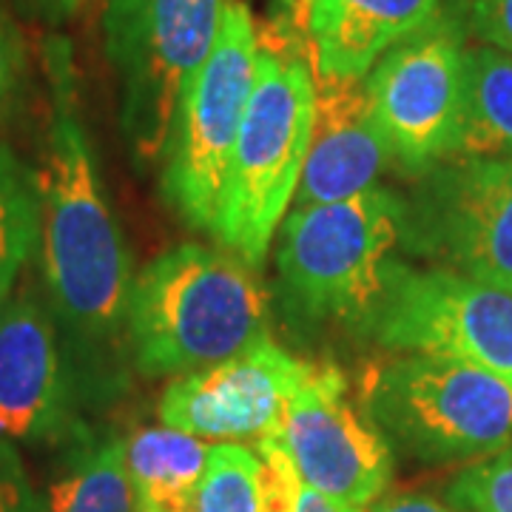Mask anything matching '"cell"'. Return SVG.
<instances>
[{
	"label": "cell",
	"instance_id": "1",
	"mask_svg": "<svg viewBox=\"0 0 512 512\" xmlns=\"http://www.w3.org/2000/svg\"><path fill=\"white\" fill-rule=\"evenodd\" d=\"M49 123L35 188L43 293L83 387L109 393L126 359V313L134 268L111 211L92 143L77 109L72 49L46 43Z\"/></svg>",
	"mask_w": 512,
	"mask_h": 512
},
{
	"label": "cell",
	"instance_id": "14",
	"mask_svg": "<svg viewBox=\"0 0 512 512\" xmlns=\"http://www.w3.org/2000/svg\"><path fill=\"white\" fill-rule=\"evenodd\" d=\"M390 163V148L370 106L365 77L330 80L313 74L311 146L293 211L342 202L373 188Z\"/></svg>",
	"mask_w": 512,
	"mask_h": 512
},
{
	"label": "cell",
	"instance_id": "11",
	"mask_svg": "<svg viewBox=\"0 0 512 512\" xmlns=\"http://www.w3.org/2000/svg\"><path fill=\"white\" fill-rule=\"evenodd\" d=\"M308 484L333 501L365 510L393 478V447L350 399L336 367H313L271 433Z\"/></svg>",
	"mask_w": 512,
	"mask_h": 512
},
{
	"label": "cell",
	"instance_id": "9",
	"mask_svg": "<svg viewBox=\"0 0 512 512\" xmlns=\"http://www.w3.org/2000/svg\"><path fill=\"white\" fill-rule=\"evenodd\" d=\"M402 248L512 293V160L456 157L404 197Z\"/></svg>",
	"mask_w": 512,
	"mask_h": 512
},
{
	"label": "cell",
	"instance_id": "18",
	"mask_svg": "<svg viewBox=\"0 0 512 512\" xmlns=\"http://www.w3.org/2000/svg\"><path fill=\"white\" fill-rule=\"evenodd\" d=\"M456 157L512 160V55L484 43L464 55Z\"/></svg>",
	"mask_w": 512,
	"mask_h": 512
},
{
	"label": "cell",
	"instance_id": "22",
	"mask_svg": "<svg viewBox=\"0 0 512 512\" xmlns=\"http://www.w3.org/2000/svg\"><path fill=\"white\" fill-rule=\"evenodd\" d=\"M450 9L467 35L512 55V0H456Z\"/></svg>",
	"mask_w": 512,
	"mask_h": 512
},
{
	"label": "cell",
	"instance_id": "5",
	"mask_svg": "<svg viewBox=\"0 0 512 512\" xmlns=\"http://www.w3.org/2000/svg\"><path fill=\"white\" fill-rule=\"evenodd\" d=\"M367 419L427 464L481 461L512 441V382L484 367L404 353L367 384Z\"/></svg>",
	"mask_w": 512,
	"mask_h": 512
},
{
	"label": "cell",
	"instance_id": "19",
	"mask_svg": "<svg viewBox=\"0 0 512 512\" xmlns=\"http://www.w3.org/2000/svg\"><path fill=\"white\" fill-rule=\"evenodd\" d=\"M46 512H137L128 484L126 439L100 436L77 444L49 487Z\"/></svg>",
	"mask_w": 512,
	"mask_h": 512
},
{
	"label": "cell",
	"instance_id": "25",
	"mask_svg": "<svg viewBox=\"0 0 512 512\" xmlns=\"http://www.w3.org/2000/svg\"><path fill=\"white\" fill-rule=\"evenodd\" d=\"M370 512H464V510H458L456 504H450V501H439V498H433V495L396 493V495H387V498H382V501H376Z\"/></svg>",
	"mask_w": 512,
	"mask_h": 512
},
{
	"label": "cell",
	"instance_id": "2",
	"mask_svg": "<svg viewBox=\"0 0 512 512\" xmlns=\"http://www.w3.org/2000/svg\"><path fill=\"white\" fill-rule=\"evenodd\" d=\"M268 288L225 248L177 245L134 276L126 313L128 362L143 376L220 365L268 336Z\"/></svg>",
	"mask_w": 512,
	"mask_h": 512
},
{
	"label": "cell",
	"instance_id": "3",
	"mask_svg": "<svg viewBox=\"0 0 512 512\" xmlns=\"http://www.w3.org/2000/svg\"><path fill=\"white\" fill-rule=\"evenodd\" d=\"M254 92L228 160L214 239L262 268L299 188L313 126V69L293 20L259 32Z\"/></svg>",
	"mask_w": 512,
	"mask_h": 512
},
{
	"label": "cell",
	"instance_id": "28",
	"mask_svg": "<svg viewBox=\"0 0 512 512\" xmlns=\"http://www.w3.org/2000/svg\"><path fill=\"white\" fill-rule=\"evenodd\" d=\"M282 6H285V9L291 12V9H293V0H282Z\"/></svg>",
	"mask_w": 512,
	"mask_h": 512
},
{
	"label": "cell",
	"instance_id": "7",
	"mask_svg": "<svg viewBox=\"0 0 512 512\" xmlns=\"http://www.w3.org/2000/svg\"><path fill=\"white\" fill-rule=\"evenodd\" d=\"M256 23L242 0L222 9L214 49L191 77L163 151V197L194 231H214L228 160L254 92Z\"/></svg>",
	"mask_w": 512,
	"mask_h": 512
},
{
	"label": "cell",
	"instance_id": "23",
	"mask_svg": "<svg viewBox=\"0 0 512 512\" xmlns=\"http://www.w3.org/2000/svg\"><path fill=\"white\" fill-rule=\"evenodd\" d=\"M26 77V43L18 23L0 6V117L12 109Z\"/></svg>",
	"mask_w": 512,
	"mask_h": 512
},
{
	"label": "cell",
	"instance_id": "20",
	"mask_svg": "<svg viewBox=\"0 0 512 512\" xmlns=\"http://www.w3.org/2000/svg\"><path fill=\"white\" fill-rule=\"evenodd\" d=\"M40 242V208L32 168L0 143V308Z\"/></svg>",
	"mask_w": 512,
	"mask_h": 512
},
{
	"label": "cell",
	"instance_id": "17",
	"mask_svg": "<svg viewBox=\"0 0 512 512\" xmlns=\"http://www.w3.org/2000/svg\"><path fill=\"white\" fill-rule=\"evenodd\" d=\"M211 444L171 427H140L126 439L137 512H194Z\"/></svg>",
	"mask_w": 512,
	"mask_h": 512
},
{
	"label": "cell",
	"instance_id": "6",
	"mask_svg": "<svg viewBox=\"0 0 512 512\" xmlns=\"http://www.w3.org/2000/svg\"><path fill=\"white\" fill-rule=\"evenodd\" d=\"M228 0H109L103 40L120 80V123L140 163L163 160L191 77L208 60Z\"/></svg>",
	"mask_w": 512,
	"mask_h": 512
},
{
	"label": "cell",
	"instance_id": "8",
	"mask_svg": "<svg viewBox=\"0 0 512 512\" xmlns=\"http://www.w3.org/2000/svg\"><path fill=\"white\" fill-rule=\"evenodd\" d=\"M356 333L379 348L456 359L512 382V293L467 276L396 259Z\"/></svg>",
	"mask_w": 512,
	"mask_h": 512
},
{
	"label": "cell",
	"instance_id": "21",
	"mask_svg": "<svg viewBox=\"0 0 512 512\" xmlns=\"http://www.w3.org/2000/svg\"><path fill=\"white\" fill-rule=\"evenodd\" d=\"M447 501L464 512H512V441L464 467L447 487Z\"/></svg>",
	"mask_w": 512,
	"mask_h": 512
},
{
	"label": "cell",
	"instance_id": "10",
	"mask_svg": "<svg viewBox=\"0 0 512 512\" xmlns=\"http://www.w3.org/2000/svg\"><path fill=\"white\" fill-rule=\"evenodd\" d=\"M467 32L453 9H441L416 35L387 49L365 77L370 106L390 160L421 177L456 157L464 109Z\"/></svg>",
	"mask_w": 512,
	"mask_h": 512
},
{
	"label": "cell",
	"instance_id": "13",
	"mask_svg": "<svg viewBox=\"0 0 512 512\" xmlns=\"http://www.w3.org/2000/svg\"><path fill=\"white\" fill-rule=\"evenodd\" d=\"M83 390L46 293L15 291L0 308V441L49 444L74 424Z\"/></svg>",
	"mask_w": 512,
	"mask_h": 512
},
{
	"label": "cell",
	"instance_id": "27",
	"mask_svg": "<svg viewBox=\"0 0 512 512\" xmlns=\"http://www.w3.org/2000/svg\"><path fill=\"white\" fill-rule=\"evenodd\" d=\"M83 3L86 0H29V6H32L37 18H43L46 23H55V26L63 23V20L74 18Z\"/></svg>",
	"mask_w": 512,
	"mask_h": 512
},
{
	"label": "cell",
	"instance_id": "4",
	"mask_svg": "<svg viewBox=\"0 0 512 512\" xmlns=\"http://www.w3.org/2000/svg\"><path fill=\"white\" fill-rule=\"evenodd\" d=\"M402 222L404 197L382 185L291 211L276 245V285L288 319L356 333L396 262Z\"/></svg>",
	"mask_w": 512,
	"mask_h": 512
},
{
	"label": "cell",
	"instance_id": "16",
	"mask_svg": "<svg viewBox=\"0 0 512 512\" xmlns=\"http://www.w3.org/2000/svg\"><path fill=\"white\" fill-rule=\"evenodd\" d=\"M296 478L274 436L254 447L220 441L208 450L194 512H285Z\"/></svg>",
	"mask_w": 512,
	"mask_h": 512
},
{
	"label": "cell",
	"instance_id": "26",
	"mask_svg": "<svg viewBox=\"0 0 512 512\" xmlns=\"http://www.w3.org/2000/svg\"><path fill=\"white\" fill-rule=\"evenodd\" d=\"M285 512H362L356 510V507H350V504H342V501H333L328 495H322L319 490H313L308 484H302L299 478H296V487H293L291 501H288V507Z\"/></svg>",
	"mask_w": 512,
	"mask_h": 512
},
{
	"label": "cell",
	"instance_id": "24",
	"mask_svg": "<svg viewBox=\"0 0 512 512\" xmlns=\"http://www.w3.org/2000/svg\"><path fill=\"white\" fill-rule=\"evenodd\" d=\"M0 512H43L29 478L6 441H0Z\"/></svg>",
	"mask_w": 512,
	"mask_h": 512
},
{
	"label": "cell",
	"instance_id": "12",
	"mask_svg": "<svg viewBox=\"0 0 512 512\" xmlns=\"http://www.w3.org/2000/svg\"><path fill=\"white\" fill-rule=\"evenodd\" d=\"M311 373L308 362L265 336L220 365L174 379L160 399V421L208 444H256L279 430L291 396Z\"/></svg>",
	"mask_w": 512,
	"mask_h": 512
},
{
	"label": "cell",
	"instance_id": "15",
	"mask_svg": "<svg viewBox=\"0 0 512 512\" xmlns=\"http://www.w3.org/2000/svg\"><path fill=\"white\" fill-rule=\"evenodd\" d=\"M439 12L441 0H293L288 18L316 77L362 80L387 49Z\"/></svg>",
	"mask_w": 512,
	"mask_h": 512
}]
</instances>
